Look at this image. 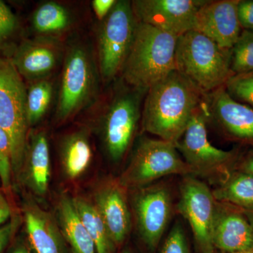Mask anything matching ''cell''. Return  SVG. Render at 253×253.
<instances>
[{
    "label": "cell",
    "mask_w": 253,
    "mask_h": 253,
    "mask_svg": "<svg viewBox=\"0 0 253 253\" xmlns=\"http://www.w3.org/2000/svg\"><path fill=\"white\" fill-rule=\"evenodd\" d=\"M208 121L209 115L204 98L195 110L184 134L175 144L185 162L196 172L221 167L233 157L232 151L218 149L210 142L206 126Z\"/></svg>",
    "instance_id": "30bf717a"
},
{
    "label": "cell",
    "mask_w": 253,
    "mask_h": 253,
    "mask_svg": "<svg viewBox=\"0 0 253 253\" xmlns=\"http://www.w3.org/2000/svg\"><path fill=\"white\" fill-rule=\"evenodd\" d=\"M138 189L133 199L138 230L145 244L153 251L161 241L170 217V194L163 186Z\"/></svg>",
    "instance_id": "7c38bea8"
},
{
    "label": "cell",
    "mask_w": 253,
    "mask_h": 253,
    "mask_svg": "<svg viewBox=\"0 0 253 253\" xmlns=\"http://www.w3.org/2000/svg\"><path fill=\"white\" fill-rule=\"evenodd\" d=\"M117 0H93L91 2L95 16L100 21L107 17Z\"/></svg>",
    "instance_id": "d6a6232c"
},
{
    "label": "cell",
    "mask_w": 253,
    "mask_h": 253,
    "mask_svg": "<svg viewBox=\"0 0 253 253\" xmlns=\"http://www.w3.org/2000/svg\"><path fill=\"white\" fill-rule=\"evenodd\" d=\"M178 38L154 26L138 22L121 73L123 82L131 87L146 92L158 82L175 71Z\"/></svg>",
    "instance_id": "7a4b0ae2"
},
{
    "label": "cell",
    "mask_w": 253,
    "mask_h": 253,
    "mask_svg": "<svg viewBox=\"0 0 253 253\" xmlns=\"http://www.w3.org/2000/svg\"><path fill=\"white\" fill-rule=\"evenodd\" d=\"M224 88L233 99L253 109V71L234 75L226 82Z\"/></svg>",
    "instance_id": "4316f807"
},
{
    "label": "cell",
    "mask_w": 253,
    "mask_h": 253,
    "mask_svg": "<svg viewBox=\"0 0 253 253\" xmlns=\"http://www.w3.org/2000/svg\"><path fill=\"white\" fill-rule=\"evenodd\" d=\"M18 26L16 15L0 0V53L11 49V41L17 33Z\"/></svg>",
    "instance_id": "83f0119b"
},
{
    "label": "cell",
    "mask_w": 253,
    "mask_h": 253,
    "mask_svg": "<svg viewBox=\"0 0 253 253\" xmlns=\"http://www.w3.org/2000/svg\"><path fill=\"white\" fill-rule=\"evenodd\" d=\"M59 157L66 178L75 180L83 175L90 166L93 158L87 131L81 129L65 136L60 144Z\"/></svg>",
    "instance_id": "44dd1931"
},
{
    "label": "cell",
    "mask_w": 253,
    "mask_h": 253,
    "mask_svg": "<svg viewBox=\"0 0 253 253\" xmlns=\"http://www.w3.org/2000/svg\"><path fill=\"white\" fill-rule=\"evenodd\" d=\"M51 179L49 140L44 130H32L28 134L22 168L17 181L32 194L45 197Z\"/></svg>",
    "instance_id": "e0dca14e"
},
{
    "label": "cell",
    "mask_w": 253,
    "mask_h": 253,
    "mask_svg": "<svg viewBox=\"0 0 253 253\" xmlns=\"http://www.w3.org/2000/svg\"><path fill=\"white\" fill-rule=\"evenodd\" d=\"M205 95L177 70L172 71L146 91L141 111L143 131L176 144Z\"/></svg>",
    "instance_id": "6da1fadb"
},
{
    "label": "cell",
    "mask_w": 253,
    "mask_h": 253,
    "mask_svg": "<svg viewBox=\"0 0 253 253\" xmlns=\"http://www.w3.org/2000/svg\"><path fill=\"white\" fill-rule=\"evenodd\" d=\"M23 221L28 245L33 253H68L56 217L43 209L35 200L23 201Z\"/></svg>",
    "instance_id": "5bb4252c"
},
{
    "label": "cell",
    "mask_w": 253,
    "mask_h": 253,
    "mask_svg": "<svg viewBox=\"0 0 253 253\" xmlns=\"http://www.w3.org/2000/svg\"><path fill=\"white\" fill-rule=\"evenodd\" d=\"M98 32V67L103 81L121 74L129 54L137 21L131 1L118 0Z\"/></svg>",
    "instance_id": "ba28073f"
},
{
    "label": "cell",
    "mask_w": 253,
    "mask_h": 253,
    "mask_svg": "<svg viewBox=\"0 0 253 253\" xmlns=\"http://www.w3.org/2000/svg\"><path fill=\"white\" fill-rule=\"evenodd\" d=\"M9 253H32V252L28 245L22 240L19 239L13 245Z\"/></svg>",
    "instance_id": "e575fe53"
},
{
    "label": "cell",
    "mask_w": 253,
    "mask_h": 253,
    "mask_svg": "<svg viewBox=\"0 0 253 253\" xmlns=\"http://www.w3.org/2000/svg\"><path fill=\"white\" fill-rule=\"evenodd\" d=\"M13 178L11 146L7 136L0 128V182L6 194L11 190Z\"/></svg>",
    "instance_id": "f1b7e54d"
},
{
    "label": "cell",
    "mask_w": 253,
    "mask_h": 253,
    "mask_svg": "<svg viewBox=\"0 0 253 253\" xmlns=\"http://www.w3.org/2000/svg\"><path fill=\"white\" fill-rule=\"evenodd\" d=\"M146 93L126 84L116 91L105 108L101 118V137L106 153L113 161L122 159L132 143Z\"/></svg>",
    "instance_id": "52a82bcc"
},
{
    "label": "cell",
    "mask_w": 253,
    "mask_h": 253,
    "mask_svg": "<svg viewBox=\"0 0 253 253\" xmlns=\"http://www.w3.org/2000/svg\"><path fill=\"white\" fill-rule=\"evenodd\" d=\"M21 222L20 217L12 216L7 222L0 226V253H4Z\"/></svg>",
    "instance_id": "4dcf8cb0"
},
{
    "label": "cell",
    "mask_w": 253,
    "mask_h": 253,
    "mask_svg": "<svg viewBox=\"0 0 253 253\" xmlns=\"http://www.w3.org/2000/svg\"><path fill=\"white\" fill-rule=\"evenodd\" d=\"M231 70L234 75L253 71V31H241L231 49Z\"/></svg>",
    "instance_id": "484cf974"
},
{
    "label": "cell",
    "mask_w": 253,
    "mask_h": 253,
    "mask_svg": "<svg viewBox=\"0 0 253 253\" xmlns=\"http://www.w3.org/2000/svg\"><path fill=\"white\" fill-rule=\"evenodd\" d=\"M122 253H130L127 252V251H126V252H123Z\"/></svg>",
    "instance_id": "74e56055"
},
{
    "label": "cell",
    "mask_w": 253,
    "mask_h": 253,
    "mask_svg": "<svg viewBox=\"0 0 253 253\" xmlns=\"http://www.w3.org/2000/svg\"><path fill=\"white\" fill-rule=\"evenodd\" d=\"M61 57L59 46L48 38L27 40L14 48L11 62L23 79L30 83L47 79Z\"/></svg>",
    "instance_id": "9a60e30c"
},
{
    "label": "cell",
    "mask_w": 253,
    "mask_h": 253,
    "mask_svg": "<svg viewBox=\"0 0 253 253\" xmlns=\"http://www.w3.org/2000/svg\"><path fill=\"white\" fill-rule=\"evenodd\" d=\"M231 50L221 47L194 30L178 38L176 70L204 94L224 86L234 76L231 70Z\"/></svg>",
    "instance_id": "3957f363"
},
{
    "label": "cell",
    "mask_w": 253,
    "mask_h": 253,
    "mask_svg": "<svg viewBox=\"0 0 253 253\" xmlns=\"http://www.w3.org/2000/svg\"><path fill=\"white\" fill-rule=\"evenodd\" d=\"M239 2V0H206L196 15L194 31L221 47L231 50L242 31L238 16Z\"/></svg>",
    "instance_id": "4fadbf2b"
},
{
    "label": "cell",
    "mask_w": 253,
    "mask_h": 253,
    "mask_svg": "<svg viewBox=\"0 0 253 253\" xmlns=\"http://www.w3.org/2000/svg\"><path fill=\"white\" fill-rule=\"evenodd\" d=\"M253 253V251H244V252H236V253Z\"/></svg>",
    "instance_id": "8d00e7d4"
},
{
    "label": "cell",
    "mask_w": 253,
    "mask_h": 253,
    "mask_svg": "<svg viewBox=\"0 0 253 253\" xmlns=\"http://www.w3.org/2000/svg\"><path fill=\"white\" fill-rule=\"evenodd\" d=\"M161 253H189L185 234L179 223L173 226L165 240Z\"/></svg>",
    "instance_id": "f546056e"
},
{
    "label": "cell",
    "mask_w": 253,
    "mask_h": 253,
    "mask_svg": "<svg viewBox=\"0 0 253 253\" xmlns=\"http://www.w3.org/2000/svg\"><path fill=\"white\" fill-rule=\"evenodd\" d=\"M212 240L214 249L223 253L253 251V227L239 213L217 208Z\"/></svg>",
    "instance_id": "d6986e66"
},
{
    "label": "cell",
    "mask_w": 253,
    "mask_h": 253,
    "mask_svg": "<svg viewBox=\"0 0 253 253\" xmlns=\"http://www.w3.org/2000/svg\"><path fill=\"white\" fill-rule=\"evenodd\" d=\"M12 217V208L6 193L0 188V226L7 222Z\"/></svg>",
    "instance_id": "836d02e7"
},
{
    "label": "cell",
    "mask_w": 253,
    "mask_h": 253,
    "mask_svg": "<svg viewBox=\"0 0 253 253\" xmlns=\"http://www.w3.org/2000/svg\"><path fill=\"white\" fill-rule=\"evenodd\" d=\"M71 23L68 10L56 1H45L36 9L32 17L33 29L44 36H56L66 31Z\"/></svg>",
    "instance_id": "603a6c76"
},
{
    "label": "cell",
    "mask_w": 253,
    "mask_h": 253,
    "mask_svg": "<svg viewBox=\"0 0 253 253\" xmlns=\"http://www.w3.org/2000/svg\"><path fill=\"white\" fill-rule=\"evenodd\" d=\"M53 96V84L48 79L33 82L26 93V117L28 126H36L44 117Z\"/></svg>",
    "instance_id": "d4e9b609"
},
{
    "label": "cell",
    "mask_w": 253,
    "mask_h": 253,
    "mask_svg": "<svg viewBox=\"0 0 253 253\" xmlns=\"http://www.w3.org/2000/svg\"><path fill=\"white\" fill-rule=\"evenodd\" d=\"M206 0H134L136 21L176 37L194 29L196 15Z\"/></svg>",
    "instance_id": "8fae6325"
},
{
    "label": "cell",
    "mask_w": 253,
    "mask_h": 253,
    "mask_svg": "<svg viewBox=\"0 0 253 253\" xmlns=\"http://www.w3.org/2000/svg\"><path fill=\"white\" fill-rule=\"evenodd\" d=\"M27 88L9 58L0 57V128L9 139L13 177L22 168L29 126L26 117Z\"/></svg>",
    "instance_id": "5b68a950"
},
{
    "label": "cell",
    "mask_w": 253,
    "mask_h": 253,
    "mask_svg": "<svg viewBox=\"0 0 253 253\" xmlns=\"http://www.w3.org/2000/svg\"><path fill=\"white\" fill-rule=\"evenodd\" d=\"M238 16L242 30L253 31V0H239Z\"/></svg>",
    "instance_id": "1f68e13d"
},
{
    "label": "cell",
    "mask_w": 253,
    "mask_h": 253,
    "mask_svg": "<svg viewBox=\"0 0 253 253\" xmlns=\"http://www.w3.org/2000/svg\"><path fill=\"white\" fill-rule=\"evenodd\" d=\"M98 68L85 46L76 44L68 48L55 113L57 121H67L94 101L99 89Z\"/></svg>",
    "instance_id": "277c9868"
},
{
    "label": "cell",
    "mask_w": 253,
    "mask_h": 253,
    "mask_svg": "<svg viewBox=\"0 0 253 253\" xmlns=\"http://www.w3.org/2000/svg\"><path fill=\"white\" fill-rule=\"evenodd\" d=\"M73 201L82 221L94 241L96 253H113L116 246L92 201L82 196L73 198Z\"/></svg>",
    "instance_id": "7402d4cb"
},
{
    "label": "cell",
    "mask_w": 253,
    "mask_h": 253,
    "mask_svg": "<svg viewBox=\"0 0 253 253\" xmlns=\"http://www.w3.org/2000/svg\"><path fill=\"white\" fill-rule=\"evenodd\" d=\"M194 172L180 157L175 144L144 137L136 144L119 184L123 188L138 189L163 176Z\"/></svg>",
    "instance_id": "8992f818"
},
{
    "label": "cell",
    "mask_w": 253,
    "mask_h": 253,
    "mask_svg": "<svg viewBox=\"0 0 253 253\" xmlns=\"http://www.w3.org/2000/svg\"><path fill=\"white\" fill-rule=\"evenodd\" d=\"M56 219L73 253H96L94 241L82 221L73 198L62 194L58 199Z\"/></svg>",
    "instance_id": "ffe728a7"
},
{
    "label": "cell",
    "mask_w": 253,
    "mask_h": 253,
    "mask_svg": "<svg viewBox=\"0 0 253 253\" xmlns=\"http://www.w3.org/2000/svg\"><path fill=\"white\" fill-rule=\"evenodd\" d=\"M212 192L199 179L187 176L181 183L178 208L191 226L201 253H214L213 225L217 207Z\"/></svg>",
    "instance_id": "9c48e42d"
},
{
    "label": "cell",
    "mask_w": 253,
    "mask_h": 253,
    "mask_svg": "<svg viewBox=\"0 0 253 253\" xmlns=\"http://www.w3.org/2000/svg\"><path fill=\"white\" fill-rule=\"evenodd\" d=\"M123 186L107 184L99 188L92 201L104 220L115 246L121 245L131 229V215Z\"/></svg>",
    "instance_id": "ac0fdd59"
},
{
    "label": "cell",
    "mask_w": 253,
    "mask_h": 253,
    "mask_svg": "<svg viewBox=\"0 0 253 253\" xmlns=\"http://www.w3.org/2000/svg\"><path fill=\"white\" fill-rule=\"evenodd\" d=\"M244 169L246 173L253 176V156L246 160L244 164Z\"/></svg>",
    "instance_id": "d590c367"
},
{
    "label": "cell",
    "mask_w": 253,
    "mask_h": 253,
    "mask_svg": "<svg viewBox=\"0 0 253 253\" xmlns=\"http://www.w3.org/2000/svg\"><path fill=\"white\" fill-rule=\"evenodd\" d=\"M209 120L231 136L253 141V109L228 94L224 86L205 95Z\"/></svg>",
    "instance_id": "2e32d148"
},
{
    "label": "cell",
    "mask_w": 253,
    "mask_h": 253,
    "mask_svg": "<svg viewBox=\"0 0 253 253\" xmlns=\"http://www.w3.org/2000/svg\"><path fill=\"white\" fill-rule=\"evenodd\" d=\"M212 194L218 201L253 208V176L247 173L234 176Z\"/></svg>",
    "instance_id": "cb8c5ba5"
}]
</instances>
